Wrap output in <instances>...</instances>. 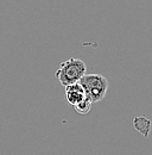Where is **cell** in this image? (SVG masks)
Segmentation results:
<instances>
[{"instance_id":"obj_1","label":"cell","mask_w":152,"mask_h":155,"mask_svg":"<svg viewBox=\"0 0 152 155\" xmlns=\"http://www.w3.org/2000/svg\"><path fill=\"white\" fill-rule=\"evenodd\" d=\"M86 71L87 67L82 60L70 58L61 63L59 68L55 73V77L61 82V85L65 87L73 84H77L86 74Z\"/></svg>"},{"instance_id":"obj_2","label":"cell","mask_w":152,"mask_h":155,"mask_svg":"<svg viewBox=\"0 0 152 155\" xmlns=\"http://www.w3.org/2000/svg\"><path fill=\"white\" fill-rule=\"evenodd\" d=\"M78 84L83 87L87 98L93 104L102 100L108 90V80L100 74H84Z\"/></svg>"},{"instance_id":"obj_3","label":"cell","mask_w":152,"mask_h":155,"mask_svg":"<svg viewBox=\"0 0 152 155\" xmlns=\"http://www.w3.org/2000/svg\"><path fill=\"white\" fill-rule=\"evenodd\" d=\"M65 97L70 105L75 106L77 104H80L87 96H86L83 87L77 82V84L65 86Z\"/></svg>"},{"instance_id":"obj_4","label":"cell","mask_w":152,"mask_h":155,"mask_svg":"<svg viewBox=\"0 0 152 155\" xmlns=\"http://www.w3.org/2000/svg\"><path fill=\"white\" fill-rule=\"evenodd\" d=\"M133 124H134V128H135L138 131H140L144 136H147V134L150 133L151 122H150V119L145 118L144 116L135 117L134 120H133Z\"/></svg>"},{"instance_id":"obj_5","label":"cell","mask_w":152,"mask_h":155,"mask_svg":"<svg viewBox=\"0 0 152 155\" xmlns=\"http://www.w3.org/2000/svg\"><path fill=\"white\" fill-rule=\"evenodd\" d=\"M92 105H93V103L88 99V98L86 97L80 104H77L74 106V109H75V111L77 114H80V115H87L90 110H92Z\"/></svg>"}]
</instances>
